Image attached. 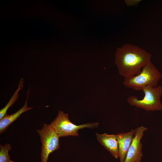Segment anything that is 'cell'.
Returning <instances> with one entry per match:
<instances>
[{"label":"cell","instance_id":"obj_1","mask_svg":"<svg viewBox=\"0 0 162 162\" xmlns=\"http://www.w3.org/2000/svg\"><path fill=\"white\" fill-rule=\"evenodd\" d=\"M152 57V54L145 50L133 44H126L117 49L115 63L120 75L128 78L139 74L151 61Z\"/></svg>","mask_w":162,"mask_h":162},{"label":"cell","instance_id":"obj_2","mask_svg":"<svg viewBox=\"0 0 162 162\" xmlns=\"http://www.w3.org/2000/svg\"><path fill=\"white\" fill-rule=\"evenodd\" d=\"M162 77L161 73L151 61L142 68L138 74L124 78L123 84L127 88L137 91L142 90L147 86H158Z\"/></svg>","mask_w":162,"mask_h":162},{"label":"cell","instance_id":"obj_3","mask_svg":"<svg viewBox=\"0 0 162 162\" xmlns=\"http://www.w3.org/2000/svg\"><path fill=\"white\" fill-rule=\"evenodd\" d=\"M144 96L141 99L134 95L129 96L127 101L131 106H135L148 111L162 110L160 97L162 94V87L147 86L142 90Z\"/></svg>","mask_w":162,"mask_h":162},{"label":"cell","instance_id":"obj_4","mask_svg":"<svg viewBox=\"0 0 162 162\" xmlns=\"http://www.w3.org/2000/svg\"><path fill=\"white\" fill-rule=\"evenodd\" d=\"M99 124L98 122H92L76 125L70 121L68 113L61 110H58L56 118L49 124L60 137L77 136L79 135V130L85 128L93 129L98 128Z\"/></svg>","mask_w":162,"mask_h":162},{"label":"cell","instance_id":"obj_5","mask_svg":"<svg viewBox=\"0 0 162 162\" xmlns=\"http://www.w3.org/2000/svg\"><path fill=\"white\" fill-rule=\"evenodd\" d=\"M37 131L42 144L41 162H47L50 154L59 148L60 137L49 124H44L42 129Z\"/></svg>","mask_w":162,"mask_h":162},{"label":"cell","instance_id":"obj_6","mask_svg":"<svg viewBox=\"0 0 162 162\" xmlns=\"http://www.w3.org/2000/svg\"><path fill=\"white\" fill-rule=\"evenodd\" d=\"M136 133L128 150L124 162H141L143 154L141 140L146 127L141 126L136 129Z\"/></svg>","mask_w":162,"mask_h":162},{"label":"cell","instance_id":"obj_7","mask_svg":"<svg viewBox=\"0 0 162 162\" xmlns=\"http://www.w3.org/2000/svg\"><path fill=\"white\" fill-rule=\"evenodd\" d=\"M136 130V129H132L128 132L117 134L120 162H124L128 150L135 136Z\"/></svg>","mask_w":162,"mask_h":162},{"label":"cell","instance_id":"obj_8","mask_svg":"<svg viewBox=\"0 0 162 162\" xmlns=\"http://www.w3.org/2000/svg\"><path fill=\"white\" fill-rule=\"evenodd\" d=\"M98 141L116 158H118V144L117 135L96 133Z\"/></svg>","mask_w":162,"mask_h":162},{"label":"cell","instance_id":"obj_9","mask_svg":"<svg viewBox=\"0 0 162 162\" xmlns=\"http://www.w3.org/2000/svg\"><path fill=\"white\" fill-rule=\"evenodd\" d=\"M29 90L28 89L27 99L23 106L14 113L10 115H6L0 119V134L4 132L9 126L18 118L22 113L33 108L32 107H28L27 106V103L28 96Z\"/></svg>","mask_w":162,"mask_h":162},{"label":"cell","instance_id":"obj_10","mask_svg":"<svg viewBox=\"0 0 162 162\" xmlns=\"http://www.w3.org/2000/svg\"><path fill=\"white\" fill-rule=\"evenodd\" d=\"M23 81L22 80L20 81L18 88L15 91L13 95L11 97L9 101L5 106L0 110V119L5 116L7 115L6 112L8 109L11 106L16 102L19 97V92L23 88Z\"/></svg>","mask_w":162,"mask_h":162},{"label":"cell","instance_id":"obj_11","mask_svg":"<svg viewBox=\"0 0 162 162\" xmlns=\"http://www.w3.org/2000/svg\"><path fill=\"white\" fill-rule=\"evenodd\" d=\"M11 149L10 144L6 143L4 146L0 145V162H8L10 155L8 152Z\"/></svg>","mask_w":162,"mask_h":162},{"label":"cell","instance_id":"obj_12","mask_svg":"<svg viewBox=\"0 0 162 162\" xmlns=\"http://www.w3.org/2000/svg\"><path fill=\"white\" fill-rule=\"evenodd\" d=\"M141 1L140 0H125V2L128 6H136L138 5Z\"/></svg>","mask_w":162,"mask_h":162},{"label":"cell","instance_id":"obj_13","mask_svg":"<svg viewBox=\"0 0 162 162\" xmlns=\"http://www.w3.org/2000/svg\"><path fill=\"white\" fill-rule=\"evenodd\" d=\"M8 162H14V161L13 160H10Z\"/></svg>","mask_w":162,"mask_h":162}]
</instances>
